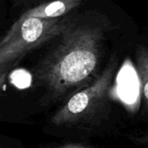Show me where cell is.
Segmentation results:
<instances>
[{"label": "cell", "instance_id": "cell-4", "mask_svg": "<svg viewBox=\"0 0 148 148\" xmlns=\"http://www.w3.org/2000/svg\"><path fill=\"white\" fill-rule=\"evenodd\" d=\"M83 0H53L24 12L15 23H18L29 17L56 18L67 14L77 7Z\"/></svg>", "mask_w": 148, "mask_h": 148}, {"label": "cell", "instance_id": "cell-2", "mask_svg": "<svg viewBox=\"0 0 148 148\" xmlns=\"http://www.w3.org/2000/svg\"><path fill=\"white\" fill-rule=\"evenodd\" d=\"M71 25L68 19L29 17L14 23L0 41V70H10L30 50L62 36Z\"/></svg>", "mask_w": 148, "mask_h": 148}, {"label": "cell", "instance_id": "cell-3", "mask_svg": "<svg viewBox=\"0 0 148 148\" xmlns=\"http://www.w3.org/2000/svg\"><path fill=\"white\" fill-rule=\"evenodd\" d=\"M116 68L113 57L104 71L88 86L73 94L52 116L50 122L57 127L86 124L93 121L107 106L108 90Z\"/></svg>", "mask_w": 148, "mask_h": 148}, {"label": "cell", "instance_id": "cell-6", "mask_svg": "<svg viewBox=\"0 0 148 148\" xmlns=\"http://www.w3.org/2000/svg\"><path fill=\"white\" fill-rule=\"evenodd\" d=\"M50 148H97L96 147L86 144V143H81V142H71V143H66L62 144L57 147Z\"/></svg>", "mask_w": 148, "mask_h": 148}, {"label": "cell", "instance_id": "cell-7", "mask_svg": "<svg viewBox=\"0 0 148 148\" xmlns=\"http://www.w3.org/2000/svg\"><path fill=\"white\" fill-rule=\"evenodd\" d=\"M9 72H10V70H0V88L3 85V83L4 82Z\"/></svg>", "mask_w": 148, "mask_h": 148}, {"label": "cell", "instance_id": "cell-5", "mask_svg": "<svg viewBox=\"0 0 148 148\" xmlns=\"http://www.w3.org/2000/svg\"><path fill=\"white\" fill-rule=\"evenodd\" d=\"M138 75L140 83V97L145 110L148 105V54L146 48L142 47L137 52Z\"/></svg>", "mask_w": 148, "mask_h": 148}, {"label": "cell", "instance_id": "cell-1", "mask_svg": "<svg viewBox=\"0 0 148 148\" xmlns=\"http://www.w3.org/2000/svg\"><path fill=\"white\" fill-rule=\"evenodd\" d=\"M58 46L40 62L35 75L51 100L75 94L92 79L100 61L103 34L93 25H71Z\"/></svg>", "mask_w": 148, "mask_h": 148}]
</instances>
